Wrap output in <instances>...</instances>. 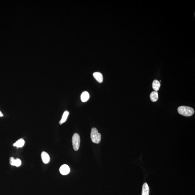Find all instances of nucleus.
<instances>
[{
    "mask_svg": "<svg viewBox=\"0 0 195 195\" xmlns=\"http://www.w3.org/2000/svg\"><path fill=\"white\" fill-rule=\"evenodd\" d=\"M177 111L179 114L185 117H190L194 113V110L193 108L185 106L179 107Z\"/></svg>",
    "mask_w": 195,
    "mask_h": 195,
    "instance_id": "nucleus-1",
    "label": "nucleus"
},
{
    "mask_svg": "<svg viewBox=\"0 0 195 195\" xmlns=\"http://www.w3.org/2000/svg\"><path fill=\"white\" fill-rule=\"evenodd\" d=\"M90 137L93 142L98 144L101 141V134L98 133V130L95 127L92 128Z\"/></svg>",
    "mask_w": 195,
    "mask_h": 195,
    "instance_id": "nucleus-2",
    "label": "nucleus"
},
{
    "mask_svg": "<svg viewBox=\"0 0 195 195\" xmlns=\"http://www.w3.org/2000/svg\"><path fill=\"white\" fill-rule=\"evenodd\" d=\"M72 142L74 150L75 151L78 150L80 147V138L79 135L78 133H74L73 135L72 138Z\"/></svg>",
    "mask_w": 195,
    "mask_h": 195,
    "instance_id": "nucleus-3",
    "label": "nucleus"
},
{
    "mask_svg": "<svg viewBox=\"0 0 195 195\" xmlns=\"http://www.w3.org/2000/svg\"><path fill=\"white\" fill-rule=\"evenodd\" d=\"M60 172L61 174L65 175H68L70 172V168L66 164L63 165L60 167Z\"/></svg>",
    "mask_w": 195,
    "mask_h": 195,
    "instance_id": "nucleus-4",
    "label": "nucleus"
},
{
    "mask_svg": "<svg viewBox=\"0 0 195 195\" xmlns=\"http://www.w3.org/2000/svg\"><path fill=\"white\" fill-rule=\"evenodd\" d=\"M10 164L11 165L15 166L17 167H19L21 164V161L20 159H15L14 157H11L10 159Z\"/></svg>",
    "mask_w": 195,
    "mask_h": 195,
    "instance_id": "nucleus-5",
    "label": "nucleus"
},
{
    "mask_svg": "<svg viewBox=\"0 0 195 195\" xmlns=\"http://www.w3.org/2000/svg\"><path fill=\"white\" fill-rule=\"evenodd\" d=\"M41 158L44 164H47L50 161V157L48 153L43 151L41 153Z\"/></svg>",
    "mask_w": 195,
    "mask_h": 195,
    "instance_id": "nucleus-6",
    "label": "nucleus"
},
{
    "mask_svg": "<svg viewBox=\"0 0 195 195\" xmlns=\"http://www.w3.org/2000/svg\"><path fill=\"white\" fill-rule=\"evenodd\" d=\"M149 187L147 183L143 184L142 188V195H149Z\"/></svg>",
    "mask_w": 195,
    "mask_h": 195,
    "instance_id": "nucleus-7",
    "label": "nucleus"
},
{
    "mask_svg": "<svg viewBox=\"0 0 195 195\" xmlns=\"http://www.w3.org/2000/svg\"><path fill=\"white\" fill-rule=\"evenodd\" d=\"M93 76L96 80L100 83H102L103 81V77L102 74L99 72H95L93 74Z\"/></svg>",
    "mask_w": 195,
    "mask_h": 195,
    "instance_id": "nucleus-8",
    "label": "nucleus"
},
{
    "mask_svg": "<svg viewBox=\"0 0 195 195\" xmlns=\"http://www.w3.org/2000/svg\"><path fill=\"white\" fill-rule=\"evenodd\" d=\"M89 97L90 95L88 92L84 91L81 94V101L83 102H86L88 101Z\"/></svg>",
    "mask_w": 195,
    "mask_h": 195,
    "instance_id": "nucleus-9",
    "label": "nucleus"
},
{
    "mask_svg": "<svg viewBox=\"0 0 195 195\" xmlns=\"http://www.w3.org/2000/svg\"><path fill=\"white\" fill-rule=\"evenodd\" d=\"M25 143V140H24V139L21 138L14 143L13 146L18 147V148H20V147H22L24 146Z\"/></svg>",
    "mask_w": 195,
    "mask_h": 195,
    "instance_id": "nucleus-10",
    "label": "nucleus"
},
{
    "mask_svg": "<svg viewBox=\"0 0 195 195\" xmlns=\"http://www.w3.org/2000/svg\"><path fill=\"white\" fill-rule=\"evenodd\" d=\"M150 98L153 102L157 101L158 99V94L157 91H153L150 95Z\"/></svg>",
    "mask_w": 195,
    "mask_h": 195,
    "instance_id": "nucleus-11",
    "label": "nucleus"
},
{
    "mask_svg": "<svg viewBox=\"0 0 195 195\" xmlns=\"http://www.w3.org/2000/svg\"><path fill=\"white\" fill-rule=\"evenodd\" d=\"M160 87V82L158 80H154L153 81L152 84V87L155 91H158Z\"/></svg>",
    "mask_w": 195,
    "mask_h": 195,
    "instance_id": "nucleus-12",
    "label": "nucleus"
},
{
    "mask_svg": "<svg viewBox=\"0 0 195 195\" xmlns=\"http://www.w3.org/2000/svg\"><path fill=\"white\" fill-rule=\"evenodd\" d=\"M69 114V112L68 111H66L64 112L63 114L62 118H61V121L59 122L60 124L61 125L65 122L66 121Z\"/></svg>",
    "mask_w": 195,
    "mask_h": 195,
    "instance_id": "nucleus-13",
    "label": "nucleus"
},
{
    "mask_svg": "<svg viewBox=\"0 0 195 195\" xmlns=\"http://www.w3.org/2000/svg\"><path fill=\"white\" fill-rule=\"evenodd\" d=\"M3 115V114L2 112L0 111V117H2Z\"/></svg>",
    "mask_w": 195,
    "mask_h": 195,
    "instance_id": "nucleus-14",
    "label": "nucleus"
}]
</instances>
